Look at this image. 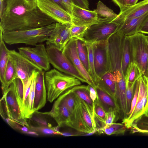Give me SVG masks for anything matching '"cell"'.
Listing matches in <instances>:
<instances>
[{
    "mask_svg": "<svg viewBox=\"0 0 148 148\" xmlns=\"http://www.w3.org/2000/svg\"><path fill=\"white\" fill-rule=\"evenodd\" d=\"M0 18L3 32L35 28L56 22L40 10L36 2L25 0H7Z\"/></svg>",
    "mask_w": 148,
    "mask_h": 148,
    "instance_id": "6da1fadb",
    "label": "cell"
},
{
    "mask_svg": "<svg viewBox=\"0 0 148 148\" xmlns=\"http://www.w3.org/2000/svg\"><path fill=\"white\" fill-rule=\"evenodd\" d=\"M56 23L32 29L2 32V38L5 42L10 45L24 44L35 46L48 40L55 27Z\"/></svg>",
    "mask_w": 148,
    "mask_h": 148,
    "instance_id": "7a4b0ae2",
    "label": "cell"
},
{
    "mask_svg": "<svg viewBox=\"0 0 148 148\" xmlns=\"http://www.w3.org/2000/svg\"><path fill=\"white\" fill-rule=\"evenodd\" d=\"M45 79L47 98L50 103L64 91L81 84V81L76 77L63 73L55 68L45 73Z\"/></svg>",
    "mask_w": 148,
    "mask_h": 148,
    "instance_id": "3957f363",
    "label": "cell"
},
{
    "mask_svg": "<svg viewBox=\"0 0 148 148\" xmlns=\"http://www.w3.org/2000/svg\"><path fill=\"white\" fill-rule=\"evenodd\" d=\"M125 36L116 32L108 40L109 71L113 75L116 85L126 84L123 72L122 58L123 41Z\"/></svg>",
    "mask_w": 148,
    "mask_h": 148,
    "instance_id": "277c9868",
    "label": "cell"
},
{
    "mask_svg": "<svg viewBox=\"0 0 148 148\" xmlns=\"http://www.w3.org/2000/svg\"><path fill=\"white\" fill-rule=\"evenodd\" d=\"M3 95L0 101V106L4 108L3 110L0 107V114L2 117L4 119L8 118L29 127L17 101L12 83Z\"/></svg>",
    "mask_w": 148,
    "mask_h": 148,
    "instance_id": "5b68a950",
    "label": "cell"
},
{
    "mask_svg": "<svg viewBox=\"0 0 148 148\" xmlns=\"http://www.w3.org/2000/svg\"><path fill=\"white\" fill-rule=\"evenodd\" d=\"M131 45L134 62L140 69L142 75L148 77V40L144 34L137 32L128 36Z\"/></svg>",
    "mask_w": 148,
    "mask_h": 148,
    "instance_id": "8992f818",
    "label": "cell"
},
{
    "mask_svg": "<svg viewBox=\"0 0 148 148\" xmlns=\"http://www.w3.org/2000/svg\"><path fill=\"white\" fill-rule=\"evenodd\" d=\"M46 49L50 63L55 69L64 74L75 77L82 82L88 84L62 51L52 45H47Z\"/></svg>",
    "mask_w": 148,
    "mask_h": 148,
    "instance_id": "52a82bcc",
    "label": "cell"
},
{
    "mask_svg": "<svg viewBox=\"0 0 148 148\" xmlns=\"http://www.w3.org/2000/svg\"><path fill=\"white\" fill-rule=\"evenodd\" d=\"M119 25L113 19L105 18L90 26L82 38L92 43L107 40L116 32Z\"/></svg>",
    "mask_w": 148,
    "mask_h": 148,
    "instance_id": "ba28073f",
    "label": "cell"
},
{
    "mask_svg": "<svg viewBox=\"0 0 148 148\" xmlns=\"http://www.w3.org/2000/svg\"><path fill=\"white\" fill-rule=\"evenodd\" d=\"M139 88L136 105L132 113L122 123L127 128H130L137 119L148 114V78L142 75L139 78Z\"/></svg>",
    "mask_w": 148,
    "mask_h": 148,
    "instance_id": "9c48e42d",
    "label": "cell"
},
{
    "mask_svg": "<svg viewBox=\"0 0 148 148\" xmlns=\"http://www.w3.org/2000/svg\"><path fill=\"white\" fill-rule=\"evenodd\" d=\"M9 55L10 58L14 65L18 77L23 82V88L35 72L43 71L14 50H9Z\"/></svg>",
    "mask_w": 148,
    "mask_h": 148,
    "instance_id": "30bf717a",
    "label": "cell"
},
{
    "mask_svg": "<svg viewBox=\"0 0 148 148\" xmlns=\"http://www.w3.org/2000/svg\"><path fill=\"white\" fill-rule=\"evenodd\" d=\"M19 52L44 71H47L50 68L48 54L45 45L40 44L34 47H20L18 48Z\"/></svg>",
    "mask_w": 148,
    "mask_h": 148,
    "instance_id": "8fae6325",
    "label": "cell"
},
{
    "mask_svg": "<svg viewBox=\"0 0 148 148\" xmlns=\"http://www.w3.org/2000/svg\"><path fill=\"white\" fill-rule=\"evenodd\" d=\"M40 10L56 22L66 25L72 24L71 14L56 3L49 0H37Z\"/></svg>",
    "mask_w": 148,
    "mask_h": 148,
    "instance_id": "7c38bea8",
    "label": "cell"
},
{
    "mask_svg": "<svg viewBox=\"0 0 148 148\" xmlns=\"http://www.w3.org/2000/svg\"><path fill=\"white\" fill-rule=\"evenodd\" d=\"M93 52L95 71L101 77L109 71L108 40L93 43Z\"/></svg>",
    "mask_w": 148,
    "mask_h": 148,
    "instance_id": "4fadbf2b",
    "label": "cell"
},
{
    "mask_svg": "<svg viewBox=\"0 0 148 148\" xmlns=\"http://www.w3.org/2000/svg\"><path fill=\"white\" fill-rule=\"evenodd\" d=\"M77 39V38H71L64 47L62 52L74 67L87 81L88 84L95 88V84L84 67L78 56Z\"/></svg>",
    "mask_w": 148,
    "mask_h": 148,
    "instance_id": "5bb4252c",
    "label": "cell"
},
{
    "mask_svg": "<svg viewBox=\"0 0 148 148\" xmlns=\"http://www.w3.org/2000/svg\"><path fill=\"white\" fill-rule=\"evenodd\" d=\"M72 24L76 25H92L106 18L99 16L95 10H89L74 4L71 12Z\"/></svg>",
    "mask_w": 148,
    "mask_h": 148,
    "instance_id": "9a60e30c",
    "label": "cell"
},
{
    "mask_svg": "<svg viewBox=\"0 0 148 148\" xmlns=\"http://www.w3.org/2000/svg\"><path fill=\"white\" fill-rule=\"evenodd\" d=\"M71 25L56 22L54 28L46 41L47 45H52L59 50L62 51L71 39Z\"/></svg>",
    "mask_w": 148,
    "mask_h": 148,
    "instance_id": "2e32d148",
    "label": "cell"
},
{
    "mask_svg": "<svg viewBox=\"0 0 148 148\" xmlns=\"http://www.w3.org/2000/svg\"><path fill=\"white\" fill-rule=\"evenodd\" d=\"M148 12V0H144L120 12L114 20L119 25L123 21L141 16Z\"/></svg>",
    "mask_w": 148,
    "mask_h": 148,
    "instance_id": "e0dca14e",
    "label": "cell"
},
{
    "mask_svg": "<svg viewBox=\"0 0 148 148\" xmlns=\"http://www.w3.org/2000/svg\"><path fill=\"white\" fill-rule=\"evenodd\" d=\"M75 97L76 104L84 125L89 133H94L97 130L94 121V113L87 103L75 93Z\"/></svg>",
    "mask_w": 148,
    "mask_h": 148,
    "instance_id": "ac0fdd59",
    "label": "cell"
},
{
    "mask_svg": "<svg viewBox=\"0 0 148 148\" xmlns=\"http://www.w3.org/2000/svg\"><path fill=\"white\" fill-rule=\"evenodd\" d=\"M45 74L44 71H42L38 73L36 77L34 107V112L43 108L46 103L47 91Z\"/></svg>",
    "mask_w": 148,
    "mask_h": 148,
    "instance_id": "d6986e66",
    "label": "cell"
},
{
    "mask_svg": "<svg viewBox=\"0 0 148 148\" xmlns=\"http://www.w3.org/2000/svg\"><path fill=\"white\" fill-rule=\"evenodd\" d=\"M44 114L49 115L56 121L59 127H71L72 115L67 107L61 103H54L51 110Z\"/></svg>",
    "mask_w": 148,
    "mask_h": 148,
    "instance_id": "ffe728a7",
    "label": "cell"
},
{
    "mask_svg": "<svg viewBox=\"0 0 148 148\" xmlns=\"http://www.w3.org/2000/svg\"><path fill=\"white\" fill-rule=\"evenodd\" d=\"M148 15V12L136 18L123 21L119 25L116 32L125 36H129L138 32L143 21Z\"/></svg>",
    "mask_w": 148,
    "mask_h": 148,
    "instance_id": "44dd1931",
    "label": "cell"
},
{
    "mask_svg": "<svg viewBox=\"0 0 148 148\" xmlns=\"http://www.w3.org/2000/svg\"><path fill=\"white\" fill-rule=\"evenodd\" d=\"M95 89L98 101L106 112H114L119 116V108L114 98L97 86Z\"/></svg>",
    "mask_w": 148,
    "mask_h": 148,
    "instance_id": "7402d4cb",
    "label": "cell"
},
{
    "mask_svg": "<svg viewBox=\"0 0 148 148\" xmlns=\"http://www.w3.org/2000/svg\"><path fill=\"white\" fill-rule=\"evenodd\" d=\"M95 84L113 97L116 100V82L113 75L109 71L101 77H99Z\"/></svg>",
    "mask_w": 148,
    "mask_h": 148,
    "instance_id": "603a6c76",
    "label": "cell"
},
{
    "mask_svg": "<svg viewBox=\"0 0 148 148\" xmlns=\"http://www.w3.org/2000/svg\"><path fill=\"white\" fill-rule=\"evenodd\" d=\"M133 62V58L130 39L128 36H125L123 41L122 58L123 72L125 78L128 70Z\"/></svg>",
    "mask_w": 148,
    "mask_h": 148,
    "instance_id": "cb8c5ba5",
    "label": "cell"
},
{
    "mask_svg": "<svg viewBox=\"0 0 148 148\" xmlns=\"http://www.w3.org/2000/svg\"><path fill=\"white\" fill-rule=\"evenodd\" d=\"M2 33L0 29V79L1 85L4 82L5 73L9 59V50L5 44Z\"/></svg>",
    "mask_w": 148,
    "mask_h": 148,
    "instance_id": "d4e9b609",
    "label": "cell"
},
{
    "mask_svg": "<svg viewBox=\"0 0 148 148\" xmlns=\"http://www.w3.org/2000/svg\"><path fill=\"white\" fill-rule=\"evenodd\" d=\"M17 73L13 63L9 57L5 73L4 82L1 85L3 93L7 90L13 81L18 78Z\"/></svg>",
    "mask_w": 148,
    "mask_h": 148,
    "instance_id": "484cf974",
    "label": "cell"
},
{
    "mask_svg": "<svg viewBox=\"0 0 148 148\" xmlns=\"http://www.w3.org/2000/svg\"><path fill=\"white\" fill-rule=\"evenodd\" d=\"M77 53L84 67L89 71L88 53L87 48L82 38H77L76 41Z\"/></svg>",
    "mask_w": 148,
    "mask_h": 148,
    "instance_id": "4316f807",
    "label": "cell"
},
{
    "mask_svg": "<svg viewBox=\"0 0 148 148\" xmlns=\"http://www.w3.org/2000/svg\"><path fill=\"white\" fill-rule=\"evenodd\" d=\"M72 91L88 104L94 114L93 103L91 99L87 86L78 85L72 88Z\"/></svg>",
    "mask_w": 148,
    "mask_h": 148,
    "instance_id": "83f0119b",
    "label": "cell"
},
{
    "mask_svg": "<svg viewBox=\"0 0 148 148\" xmlns=\"http://www.w3.org/2000/svg\"><path fill=\"white\" fill-rule=\"evenodd\" d=\"M130 128L132 133L139 132L148 134V114L142 115L135 120Z\"/></svg>",
    "mask_w": 148,
    "mask_h": 148,
    "instance_id": "f1b7e54d",
    "label": "cell"
},
{
    "mask_svg": "<svg viewBox=\"0 0 148 148\" xmlns=\"http://www.w3.org/2000/svg\"><path fill=\"white\" fill-rule=\"evenodd\" d=\"M84 41L87 48L88 53L89 71L88 73L93 81L95 83L99 77L97 75L95 69L93 52V43L87 41Z\"/></svg>",
    "mask_w": 148,
    "mask_h": 148,
    "instance_id": "f546056e",
    "label": "cell"
},
{
    "mask_svg": "<svg viewBox=\"0 0 148 148\" xmlns=\"http://www.w3.org/2000/svg\"><path fill=\"white\" fill-rule=\"evenodd\" d=\"M126 128L123 123H113L106 125L103 131V133L108 135L124 134Z\"/></svg>",
    "mask_w": 148,
    "mask_h": 148,
    "instance_id": "4dcf8cb0",
    "label": "cell"
},
{
    "mask_svg": "<svg viewBox=\"0 0 148 148\" xmlns=\"http://www.w3.org/2000/svg\"><path fill=\"white\" fill-rule=\"evenodd\" d=\"M94 10L100 16L108 18L114 19L117 15L113 10L100 1H98L97 8Z\"/></svg>",
    "mask_w": 148,
    "mask_h": 148,
    "instance_id": "1f68e13d",
    "label": "cell"
},
{
    "mask_svg": "<svg viewBox=\"0 0 148 148\" xmlns=\"http://www.w3.org/2000/svg\"><path fill=\"white\" fill-rule=\"evenodd\" d=\"M15 93L21 111L24 98V88L23 82L18 78L15 79L12 82Z\"/></svg>",
    "mask_w": 148,
    "mask_h": 148,
    "instance_id": "d6a6232c",
    "label": "cell"
},
{
    "mask_svg": "<svg viewBox=\"0 0 148 148\" xmlns=\"http://www.w3.org/2000/svg\"><path fill=\"white\" fill-rule=\"evenodd\" d=\"M142 75L141 71L138 66L132 63L127 71L125 79L126 81L131 83L136 82Z\"/></svg>",
    "mask_w": 148,
    "mask_h": 148,
    "instance_id": "836d02e7",
    "label": "cell"
},
{
    "mask_svg": "<svg viewBox=\"0 0 148 148\" xmlns=\"http://www.w3.org/2000/svg\"><path fill=\"white\" fill-rule=\"evenodd\" d=\"M38 72H35L33 75L29 94V106L28 114V119L30 118L34 112V107L35 96V89L36 78Z\"/></svg>",
    "mask_w": 148,
    "mask_h": 148,
    "instance_id": "e575fe53",
    "label": "cell"
},
{
    "mask_svg": "<svg viewBox=\"0 0 148 148\" xmlns=\"http://www.w3.org/2000/svg\"><path fill=\"white\" fill-rule=\"evenodd\" d=\"M136 82L133 83H131L126 81V101L127 110L128 116L131 109L132 101L134 94Z\"/></svg>",
    "mask_w": 148,
    "mask_h": 148,
    "instance_id": "d590c367",
    "label": "cell"
},
{
    "mask_svg": "<svg viewBox=\"0 0 148 148\" xmlns=\"http://www.w3.org/2000/svg\"><path fill=\"white\" fill-rule=\"evenodd\" d=\"M90 25H76L71 24L70 26L71 38H83L88 28Z\"/></svg>",
    "mask_w": 148,
    "mask_h": 148,
    "instance_id": "8d00e7d4",
    "label": "cell"
},
{
    "mask_svg": "<svg viewBox=\"0 0 148 148\" xmlns=\"http://www.w3.org/2000/svg\"><path fill=\"white\" fill-rule=\"evenodd\" d=\"M119 7L120 12L136 4L138 0H112Z\"/></svg>",
    "mask_w": 148,
    "mask_h": 148,
    "instance_id": "74e56055",
    "label": "cell"
},
{
    "mask_svg": "<svg viewBox=\"0 0 148 148\" xmlns=\"http://www.w3.org/2000/svg\"><path fill=\"white\" fill-rule=\"evenodd\" d=\"M94 114L105 121L106 113L99 103L97 99L93 103Z\"/></svg>",
    "mask_w": 148,
    "mask_h": 148,
    "instance_id": "f35d334b",
    "label": "cell"
},
{
    "mask_svg": "<svg viewBox=\"0 0 148 148\" xmlns=\"http://www.w3.org/2000/svg\"><path fill=\"white\" fill-rule=\"evenodd\" d=\"M5 120L9 125L14 129L18 130L23 132L28 133L29 131L28 127L8 118H7Z\"/></svg>",
    "mask_w": 148,
    "mask_h": 148,
    "instance_id": "ab89813d",
    "label": "cell"
},
{
    "mask_svg": "<svg viewBox=\"0 0 148 148\" xmlns=\"http://www.w3.org/2000/svg\"><path fill=\"white\" fill-rule=\"evenodd\" d=\"M94 119L97 131L99 134L103 133V130L106 126L105 121L95 114Z\"/></svg>",
    "mask_w": 148,
    "mask_h": 148,
    "instance_id": "60d3db41",
    "label": "cell"
},
{
    "mask_svg": "<svg viewBox=\"0 0 148 148\" xmlns=\"http://www.w3.org/2000/svg\"><path fill=\"white\" fill-rule=\"evenodd\" d=\"M119 118L118 114L114 112H107L105 121L106 125L115 123Z\"/></svg>",
    "mask_w": 148,
    "mask_h": 148,
    "instance_id": "b9f144b4",
    "label": "cell"
},
{
    "mask_svg": "<svg viewBox=\"0 0 148 148\" xmlns=\"http://www.w3.org/2000/svg\"><path fill=\"white\" fill-rule=\"evenodd\" d=\"M33 129L45 134H60L62 133L55 130L53 128H47L46 127H33Z\"/></svg>",
    "mask_w": 148,
    "mask_h": 148,
    "instance_id": "7bdbcfd3",
    "label": "cell"
},
{
    "mask_svg": "<svg viewBox=\"0 0 148 148\" xmlns=\"http://www.w3.org/2000/svg\"><path fill=\"white\" fill-rule=\"evenodd\" d=\"M139 88V78L136 82L134 94L132 101L131 109L129 113V115L132 113L136 105L138 97Z\"/></svg>",
    "mask_w": 148,
    "mask_h": 148,
    "instance_id": "ee69618b",
    "label": "cell"
},
{
    "mask_svg": "<svg viewBox=\"0 0 148 148\" xmlns=\"http://www.w3.org/2000/svg\"><path fill=\"white\" fill-rule=\"evenodd\" d=\"M138 32L148 34V15L140 26Z\"/></svg>",
    "mask_w": 148,
    "mask_h": 148,
    "instance_id": "f6af8a7d",
    "label": "cell"
},
{
    "mask_svg": "<svg viewBox=\"0 0 148 148\" xmlns=\"http://www.w3.org/2000/svg\"><path fill=\"white\" fill-rule=\"evenodd\" d=\"M73 4L86 9H89V3L87 0H72Z\"/></svg>",
    "mask_w": 148,
    "mask_h": 148,
    "instance_id": "bcb514c9",
    "label": "cell"
},
{
    "mask_svg": "<svg viewBox=\"0 0 148 148\" xmlns=\"http://www.w3.org/2000/svg\"><path fill=\"white\" fill-rule=\"evenodd\" d=\"M87 86L89 91L90 97L93 103L96 100L97 98V95L96 90L95 88L89 84H88Z\"/></svg>",
    "mask_w": 148,
    "mask_h": 148,
    "instance_id": "7dc6e473",
    "label": "cell"
},
{
    "mask_svg": "<svg viewBox=\"0 0 148 148\" xmlns=\"http://www.w3.org/2000/svg\"><path fill=\"white\" fill-rule=\"evenodd\" d=\"M66 8L69 12L71 14L73 5V4L72 0H62Z\"/></svg>",
    "mask_w": 148,
    "mask_h": 148,
    "instance_id": "c3c4849f",
    "label": "cell"
},
{
    "mask_svg": "<svg viewBox=\"0 0 148 148\" xmlns=\"http://www.w3.org/2000/svg\"><path fill=\"white\" fill-rule=\"evenodd\" d=\"M7 0H0V17L2 15L5 10Z\"/></svg>",
    "mask_w": 148,
    "mask_h": 148,
    "instance_id": "681fc988",
    "label": "cell"
},
{
    "mask_svg": "<svg viewBox=\"0 0 148 148\" xmlns=\"http://www.w3.org/2000/svg\"><path fill=\"white\" fill-rule=\"evenodd\" d=\"M53 1L60 6L63 9L69 12L66 6L63 3L62 0H49Z\"/></svg>",
    "mask_w": 148,
    "mask_h": 148,
    "instance_id": "f907efd6",
    "label": "cell"
},
{
    "mask_svg": "<svg viewBox=\"0 0 148 148\" xmlns=\"http://www.w3.org/2000/svg\"><path fill=\"white\" fill-rule=\"evenodd\" d=\"M28 2H36L37 0H25Z\"/></svg>",
    "mask_w": 148,
    "mask_h": 148,
    "instance_id": "816d5d0a",
    "label": "cell"
},
{
    "mask_svg": "<svg viewBox=\"0 0 148 148\" xmlns=\"http://www.w3.org/2000/svg\"><path fill=\"white\" fill-rule=\"evenodd\" d=\"M147 73H148V60L147 63Z\"/></svg>",
    "mask_w": 148,
    "mask_h": 148,
    "instance_id": "f5cc1de1",
    "label": "cell"
},
{
    "mask_svg": "<svg viewBox=\"0 0 148 148\" xmlns=\"http://www.w3.org/2000/svg\"><path fill=\"white\" fill-rule=\"evenodd\" d=\"M147 39H148V36H147Z\"/></svg>",
    "mask_w": 148,
    "mask_h": 148,
    "instance_id": "db71d44e",
    "label": "cell"
}]
</instances>
